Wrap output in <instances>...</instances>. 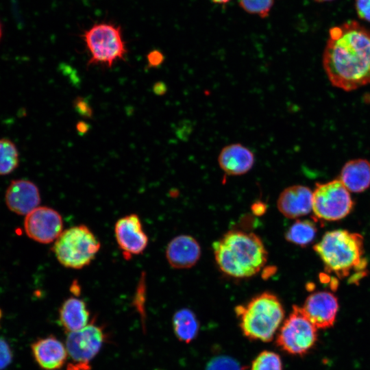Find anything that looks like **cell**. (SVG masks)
I'll list each match as a JSON object with an SVG mask.
<instances>
[{"instance_id": "obj_1", "label": "cell", "mask_w": 370, "mask_h": 370, "mask_svg": "<svg viewBox=\"0 0 370 370\" xmlns=\"http://www.w3.org/2000/svg\"><path fill=\"white\" fill-rule=\"evenodd\" d=\"M322 62L336 88L351 91L370 84V30L356 21L331 27Z\"/></svg>"}, {"instance_id": "obj_2", "label": "cell", "mask_w": 370, "mask_h": 370, "mask_svg": "<svg viewBox=\"0 0 370 370\" xmlns=\"http://www.w3.org/2000/svg\"><path fill=\"white\" fill-rule=\"evenodd\" d=\"M219 269L229 276L243 278L254 275L265 264L267 252L254 233L230 231L212 245Z\"/></svg>"}, {"instance_id": "obj_3", "label": "cell", "mask_w": 370, "mask_h": 370, "mask_svg": "<svg viewBox=\"0 0 370 370\" xmlns=\"http://www.w3.org/2000/svg\"><path fill=\"white\" fill-rule=\"evenodd\" d=\"M328 272L341 278L348 277L354 271L360 276L367 262L364 254L363 237L347 230L327 232L314 246Z\"/></svg>"}, {"instance_id": "obj_4", "label": "cell", "mask_w": 370, "mask_h": 370, "mask_svg": "<svg viewBox=\"0 0 370 370\" xmlns=\"http://www.w3.org/2000/svg\"><path fill=\"white\" fill-rule=\"evenodd\" d=\"M243 336L251 341H271L284 320L285 311L279 298L271 293L256 295L235 308Z\"/></svg>"}, {"instance_id": "obj_5", "label": "cell", "mask_w": 370, "mask_h": 370, "mask_svg": "<svg viewBox=\"0 0 370 370\" xmlns=\"http://www.w3.org/2000/svg\"><path fill=\"white\" fill-rule=\"evenodd\" d=\"M89 53L88 66L110 68L119 60H124L127 47L119 25L113 23H95L82 34Z\"/></svg>"}, {"instance_id": "obj_6", "label": "cell", "mask_w": 370, "mask_h": 370, "mask_svg": "<svg viewBox=\"0 0 370 370\" xmlns=\"http://www.w3.org/2000/svg\"><path fill=\"white\" fill-rule=\"evenodd\" d=\"M100 247L95 234L86 225H78L64 230L55 241L52 249L62 265L79 269L91 263Z\"/></svg>"}, {"instance_id": "obj_7", "label": "cell", "mask_w": 370, "mask_h": 370, "mask_svg": "<svg viewBox=\"0 0 370 370\" xmlns=\"http://www.w3.org/2000/svg\"><path fill=\"white\" fill-rule=\"evenodd\" d=\"M317 331L302 307L293 305L277 332L276 345L290 355L304 356L315 346Z\"/></svg>"}, {"instance_id": "obj_8", "label": "cell", "mask_w": 370, "mask_h": 370, "mask_svg": "<svg viewBox=\"0 0 370 370\" xmlns=\"http://www.w3.org/2000/svg\"><path fill=\"white\" fill-rule=\"evenodd\" d=\"M353 205L349 191L340 180L317 183L312 192V210L320 219H341L350 212Z\"/></svg>"}, {"instance_id": "obj_9", "label": "cell", "mask_w": 370, "mask_h": 370, "mask_svg": "<svg viewBox=\"0 0 370 370\" xmlns=\"http://www.w3.org/2000/svg\"><path fill=\"white\" fill-rule=\"evenodd\" d=\"M103 328L94 323L67 334L65 345L73 362L89 363L106 342Z\"/></svg>"}, {"instance_id": "obj_10", "label": "cell", "mask_w": 370, "mask_h": 370, "mask_svg": "<svg viewBox=\"0 0 370 370\" xmlns=\"http://www.w3.org/2000/svg\"><path fill=\"white\" fill-rule=\"evenodd\" d=\"M24 228L30 238L40 243L48 244L55 242L63 232V221L56 210L38 206L26 215Z\"/></svg>"}, {"instance_id": "obj_11", "label": "cell", "mask_w": 370, "mask_h": 370, "mask_svg": "<svg viewBox=\"0 0 370 370\" xmlns=\"http://www.w3.org/2000/svg\"><path fill=\"white\" fill-rule=\"evenodd\" d=\"M114 235L120 249L127 259L142 254L148 245V236L136 214L120 218L114 225Z\"/></svg>"}, {"instance_id": "obj_12", "label": "cell", "mask_w": 370, "mask_h": 370, "mask_svg": "<svg viewBox=\"0 0 370 370\" xmlns=\"http://www.w3.org/2000/svg\"><path fill=\"white\" fill-rule=\"evenodd\" d=\"M301 307L317 329H327L336 321L338 302L332 293L319 291L310 295Z\"/></svg>"}, {"instance_id": "obj_13", "label": "cell", "mask_w": 370, "mask_h": 370, "mask_svg": "<svg viewBox=\"0 0 370 370\" xmlns=\"http://www.w3.org/2000/svg\"><path fill=\"white\" fill-rule=\"evenodd\" d=\"M5 204L13 212L25 215L38 207L40 197L38 188L27 180H12L5 195Z\"/></svg>"}, {"instance_id": "obj_14", "label": "cell", "mask_w": 370, "mask_h": 370, "mask_svg": "<svg viewBox=\"0 0 370 370\" xmlns=\"http://www.w3.org/2000/svg\"><path fill=\"white\" fill-rule=\"evenodd\" d=\"M31 352L36 364L45 370L60 369L68 356L66 345L52 334L34 341Z\"/></svg>"}, {"instance_id": "obj_15", "label": "cell", "mask_w": 370, "mask_h": 370, "mask_svg": "<svg viewBox=\"0 0 370 370\" xmlns=\"http://www.w3.org/2000/svg\"><path fill=\"white\" fill-rule=\"evenodd\" d=\"M312 192L302 185L285 188L277 201L278 210L286 218L295 219L306 215L312 210Z\"/></svg>"}, {"instance_id": "obj_16", "label": "cell", "mask_w": 370, "mask_h": 370, "mask_svg": "<svg viewBox=\"0 0 370 370\" xmlns=\"http://www.w3.org/2000/svg\"><path fill=\"white\" fill-rule=\"evenodd\" d=\"M201 256V247L197 240L189 235H179L168 244L166 257L174 269H188L194 266Z\"/></svg>"}, {"instance_id": "obj_17", "label": "cell", "mask_w": 370, "mask_h": 370, "mask_svg": "<svg viewBox=\"0 0 370 370\" xmlns=\"http://www.w3.org/2000/svg\"><path fill=\"white\" fill-rule=\"evenodd\" d=\"M222 171L229 175H242L249 172L255 162L253 151L241 143L225 146L218 156Z\"/></svg>"}, {"instance_id": "obj_18", "label": "cell", "mask_w": 370, "mask_h": 370, "mask_svg": "<svg viewBox=\"0 0 370 370\" xmlns=\"http://www.w3.org/2000/svg\"><path fill=\"white\" fill-rule=\"evenodd\" d=\"M89 319L90 312L86 302L75 297L65 299L58 311L59 324L67 334L86 326Z\"/></svg>"}, {"instance_id": "obj_19", "label": "cell", "mask_w": 370, "mask_h": 370, "mask_svg": "<svg viewBox=\"0 0 370 370\" xmlns=\"http://www.w3.org/2000/svg\"><path fill=\"white\" fill-rule=\"evenodd\" d=\"M339 180L349 192L365 190L370 186V162L362 158L347 162L342 168Z\"/></svg>"}, {"instance_id": "obj_20", "label": "cell", "mask_w": 370, "mask_h": 370, "mask_svg": "<svg viewBox=\"0 0 370 370\" xmlns=\"http://www.w3.org/2000/svg\"><path fill=\"white\" fill-rule=\"evenodd\" d=\"M172 323L174 334L180 341L189 343L197 336L199 323L190 309L182 308L175 312Z\"/></svg>"}, {"instance_id": "obj_21", "label": "cell", "mask_w": 370, "mask_h": 370, "mask_svg": "<svg viewBox=\"0 0 370 370\" xmlns=\"http://www.w3.org/2000/svg\"><path fill=\"white\" fill-rule=\"evenodd\" d=\"M317 229L314 224L308 220L296 221L287 230L286 239L293 244L305 246L314 238Z\"/></svg>"}, {"instance_id": "obj_22", "label": "cell", "mask_w": 370, "mask_h": 370, "mask_svg": "<svg viewBox=\"0 0 370 370\" xmlns=\"http://www.w3.org/2000/svg\"><path fill=\"white\" fill-rule=\"evenodd\" d=\"M18 163L19 154L15 144L8 138H0V175L10 174Z\"/></svg>"}, {"instance_id": "obj_23", "label": "cell", "mask_w": 370, "mask_h": 370, "mask_svg": "<svg viewBox=\"0 0 370 370\" xmlns=\"http://www.w3.org/2000/svg\"><path fill=\"white\" fill-rule=\"evenodd\" d=\"M250 370H283V364L276 352L264 350L253 360Z\"/></svg>"}, {"instance_id": "obj_24", "label": "cell", "mask_w": 370, "mask_h": 370, "mask_svg": "<svg viewBox=\"0 0 370 370\" xmlns=\"http://www.w3.org/2000/svg\"><path fill=\"white\" fill-rule=\"evenodd\" d=\"M274 0H239L240 6L247 13L267 17L273 5Z\"/></svg>"}, {"instance_id": "obj_25", "label": "cell", "mask_w": 370, "mask_h": 370, "mask_svg": "<svg viewBox=\"0 0 370 370\" xmlns=\"http://www.w3.org/2000/svg\"><path fill=\"white\" fill-rule=\"evenodd\" d=\"M206 370H241L238 363L227 356H219L212 359Z\"/></svg>"}, {"instance_id": "obj_26", "label": "cell", "mask_w": 370, "mask_h": 370, "mask_svg": "<svg viewBox=\"0 0 370 370\" xmlns=\"http://www.w3.org/2000/svg\"><path fill=\"white\" fill-rule=\"evenodd\" d=\"M13 359L12 350L8 343L0 337V370L5 369Z\"/></svg>"}, {"instance_id": "obj_27", "label": "cell", "mask_w": 370, "mask_h": 370, "mask_svg": "<svg viewBox=\"0 0 370 370\" xmlns=\"http://www.w3.org/2000/svg\"><path fill=\"white\" fill-rule=\"evenodd\" d=\"M74 110L81 116L90 119L92 117L93 110L89 101L84 97H77L73 102Z\"/></svg>"}, {"instance_id": "obj_28", "label": "cell", "mask_w": 370, "mask_h": 370, "mask_svg": "<svg viewBox=\"0 0 370 370\" xmlns=\"http://www.w3.org/2000/svg\"><path fill=\"white\" fill-rule=\"evenodd\" d=\"M354 6L358 18L370 23V0H355Z\"/></svg>"}, {"instance_id": "obj_29", "label": "cell", "mask_w": 370, "mask_h": 370, "mask_svg": "<svg viewBox=\"0 0 370 370\" xmlns=\"http://www.w3.org/2000/svg\"><path fill=\"white\" fill-rule=\"evenodd\" d=\"M147 59L149 66L156 68L162 64L164 56L160 51L155 49L147 54Z\"/></svg>"}, {"instance_id": "obj_30", "label": "cell", "mask_w": 370, "mask_h": 370, "mask_svg": "<svg viewBox=\"0 0 370 370\" xmlns=\"http://www.w3.org/2000/svg\"><path fill=\"white\" fill-rule=\"evenodd\" d=\"M68 370H90L89 363L72 362L68 365Z\"/></svg>"}, {"instance_id": "obj_31", "label": "cell", "mask_w": 370, "mask_h": 370, "mask_svg": "<svg viewBox=\"0 0 370 370\" xmlns=\"http://www.w3.org/2000/svg\"><path fill=\"white\" fill-rule=\"evenodd\" d=\"M154 93L157 95H162L166 93L167 90L166 85L162 82H158L156 83L153 87Z\"/></svg>"}, {"instance_id": "obj_32", "label": "cell", "mask_w": 370, "mask_h": 370, "mask_svg": "<svg viewBox=\"0 0 370 370\" xmlns=\"http://www.w3.org/2000/svg\"><path fill=\"white\" fill-rule=\"evenodd\" d=\"M90 129V125L85 121H80L76 124V130L79 135H84L86 134Z\"/></svg>"}, {"instance_id": "obj_33", "label": "cell", "mask_w": 370, "mask_h": 370, "mask_svg": "<svg viewBox=\"0 0 370 370\" xmlns=\"http://www.w3.org/2000/svg\"><path fill=\"white\" fill-rule=\"evenodd\" d=\"M265 208L264 205L260 203L255 204L254 206L253 211L256 214H262L264 212Z\"/></svg>"}, {"instance_id": "obj_34", "label": "cell", "mask_w": 370, "mask_h": 370, "mask_svg": "<svg viewBox=\"0 0 370 370\" xmlns=\"http://www.w3.org/2000/svg\"><path fill=\"white\" fill-rule=\"evenodd\" d=\"M212 2L218 4H225L228 3L230 0H210Z\"/></svg>"}, {"instance_id": "obj_35", "label": "cell", "mask_w": 370, "mask_h": 370, "mask_svg": "<svg viewBox=\"0 0 370 370\" xmlns=\"http://www.w3.org/2000/svg\"><path fill=\"white\" fill-rule=\"evenodd\" d=\"M314 1L317 3H325V2H330L334 0H314Z\"/></svg>"}, {"instance_id": "obj_36", "label": "cell", "mask_w": 370, "mask_h": 370, "mask_svg": "<svg viewBox=\"0 0 370 370\" xmlns=\"http://www.w3.org/2000/svg\"><path fill=\"white\" fill-rule=\"evenodd\" d=\"M1 24H0V38H1Z\"/></svg>"}, {"instance_id": "obj_37", "label": "cell", "mask_w": 370, "mask_h": 370, "mask_svg": "<svg viewBox=\"0 0 370 370\" xmlns=\"http://www.w3.org/2000/svg\"><path fill=\"white\" fill-rule=\"evenodd\" d=\"M0 317H1V312H0Z\"/></svg>"}]
</instances>
